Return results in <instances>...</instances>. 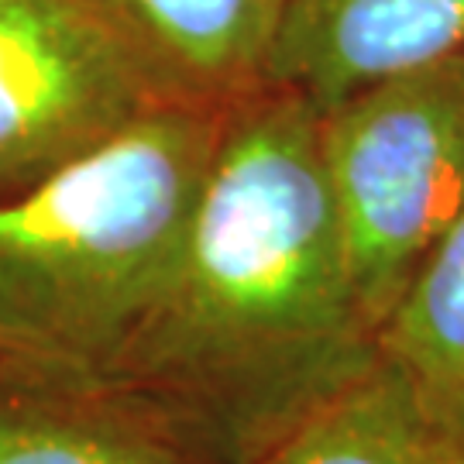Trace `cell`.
<instances>
[{
	"mask_svg": "<svg viewBox=\"0 0 464 464\" xmlns=\"http://www.w3.org/2000/svg\"><path fill=\"white\" fill-rule=\"evenodd\" d=\"M379 362L327 179L316 111L237 100L176 272L100 389L227 464H262Z\"/></svg>",
	"mask_w": 464,
	"mask_h": 464,
	"instance_id": "1",
	"label": "cell"
},
{
	"mask_svg": "<svg viewBox=\"0 0 464 464\" xmlns=\"http://www.w3.org/2000/svg\"><path fill=\"white\" fill-rule=\"evenodd\" d=\"M454 55H464V0H285L266 86L324 114Z\"/></svg>",
	"mask_w": 464,
	"mask_h": 464,
	"instance_id": "5",
	"label": "cell"
},
{
	"mask_svg": "<svg viewBox=\"0 0 464 464\" xmlns=\"http://www.w3.org/2000/svg\"><path fill=\"white\" fill-rule=\"evenodd\" d=\"M166 100L86 0H0V199Z\"/></svg>",
	"mask_w": 464,
	"mask_h": 464,
	"instance_id": "4",
	"label": "cell"
},
{
	"mask_svg": "<svg viewBox=\"0 0 464 464\" xmlns=\"http://www.w3.org/2000/svg\"><path fill=\"white\" fill-rule=\"evenodd\" d=\"M316 151L375 334L464 207V55L316 114Z\"/></svg>",
	"mask_w": 464,
	"mask_h": 464,
	"instance_id": "3",
	"label": "cell"
},
{
	"mask_svg": "<svg viewBox=\"0 0 464 464\" xmlns=\"http://www.w3.org/2000/svg\"><path fill=\"white\" fill-rule=\"evenodd\" d=\"M162 97L231 107L266 90L285 0H86Z\"/></svg>",
	"mask_w": 464,
	"mask_h": 464,
	"instance_id": "6",
	"label": "cell"
},
{
	"mask_svg": "<svg viewBox=\"0 0 464 464\" xmlns=\"http://www.w3.org/2000/svg\"><path fill=\"white\" fill-rule=\"evenodd\" d=\"M262 464H464V437L433 420L379 354Z\"/></svg>",
	"mask_w": 464,
	"mask_h": 464,
	"instance_id": "8",
	"label": "cell"
},
{
	"mask_svg": "<svg viewBox=\"0 0 464 464\" xmlns=\"http://www.w3.org/2000/svg\"><path fill=\"white\" fill-rule=\"evenodd\" d=\"M379 354L464 437V207L379 331Z\"/></svg>",
	"mask_w": 464,
	"mask_h": 464,
	"instance_id": "9",
	"label": "cell"
},
{
	"mask_svg": "<svg viewBox=\"0 0 464 464\" xmlns=\"http://www.w3.org/2000/svg\"><path fill=\"white\" fill-rule=\"evenodd\" d=\"M231 107L155 103L0 199V379H111L176 272Z\"/></svg>",
	"mask_w": 464,
	"mask_h": 464,
	"instance_id": "2",
	"label": "cell"
},
{
	"mask_svg": "<svg viewBox=\"0 0 464 464\" xmlns=\"http://www.w3.org/2000/svg\"><path fill=\"white\" fill-rule=\"evenodd\" d=\"M0 464H227L100 385L0 379Z\"/></svg>",
	"mask_w": 464,
	"mask_h": 464,
	"instance_id": "7",
	"label": "cell"
}]
</instances>
